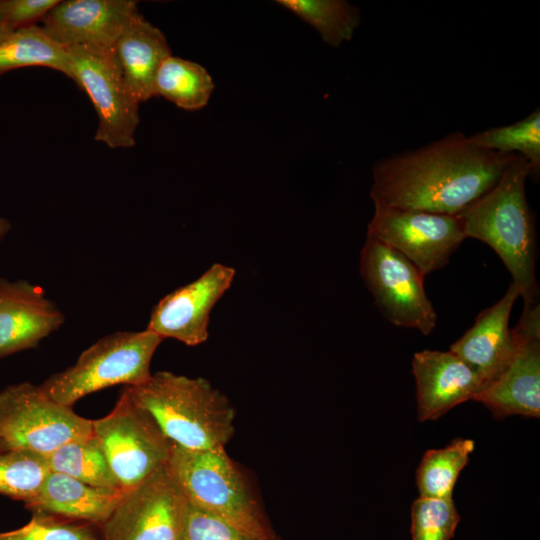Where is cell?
<instances>
[{"label": "cell", "instance_id": "6da1fadb", "mask_svg": "<svg viewBox=\"0 0 540 540\" xmlns=\"http://www.w3.org/2000/svg\"><path fill=\"white\" fill-rule=\"evenodd\" d=\"M518 155L478 148L460 131L373 167L374 207L457 215L489 191Z\"/></svg>", "mask_w": 540, "mask_h": 540}, {"label": "cell", "instance_id": "7a4b0ae2", "mask_svg": "<svg viewBox=\"0 0 540 540\" xmlns=\"http://www.w3.org/2000/svg\"><path fill=\"white\" fill-rule=\"evenodd\" d=\"M528 162L518 156L497 183L459 213L466 238L489 245L508 269L524 306L538 302L537 238L534 213L526 199Z\"/></svg>", "mask_w": 540, "mask_h": 540}, {"label": "cell", "instance_id": "3957f363", "mask_svg": "<svg viewBox=\"0 0 540 540\" xmlns=\"http://www.w3.org/2000/svg\"><path fill=\"white\" fill-rule=\"evenodd\" d=\"M125 390L176 446L198 451L222 449L234 434V408L204 378L159 371Z\"/></svg>", "mask_w": 540, "mask_h": 540}, {"label": "cell", "instance_id": "277c9868", "mask_svg": "<svg viewBox=\"0 0 540 540\" xmlns=\"http://www.w3.org/2000/svg\"><path fill=\"white\" fill-rule=\"evenodd\" d=\"M167 466L191 505L258 538L274 536L225 448L198 451L172 444Z\"/></svg>", "mask_w": 540, "mask_h": 540}, {"label": "cell", "instance_id": "5b68a950", "mask_svg": "<svg viewBox=\"0 0 540 540\" xmlns=\"http://www.w3.org/2000/svg\"><path fill=\"white\" fill-rule=\"evenodd\" d=\"M162 342L153 332L117 331L85 349L75 364L42 384L53 400L72 407L81 398L114 385L136 386L152 375V357Z\"/></svg>", "mask_w": 540, "mask_h": 540}, {"label": "cell", "instance_id": "8992f818", "mask_svg": "<svg viewBox=\"0 0 540 540\" xmlns=\"http://www.w3.org/2000/svg\"><path fill=\"white\" fill-rule=\"evenodd\" d=\"M92 434V420L51 399L40 385L21 382L0 391V440L6 450L46 456Z\"/></svg>", "mask_w": 540, "mask_h": 540}, {"label": "cell", "instance_id": "52a82bcc", "mask_svg": "<svg viewBox=\"0 0 540 540\" xmlns=\"http://www.w3.org/2000/svg\"><path fill=\"white\" fill-rule=\"evenodd\" d=\"M92 432L126 491L168 463L173 443L125 389L107 415L92 420Z\"/></svg>", "mask_w": 540, "mask_h": 540}, {"label": "cell", "instance_id": "ba28073f", "mask_svg": "<svg viewBox=\"0 0 540 540\" xmlns=\"http://www.w3.org/2000/svg\"><path fill=\"white\" fill-rule=\"evenodd\" d=\"M359 272L374 303L391 324L429 335L437 314L424 288V275L402 254L366 237Z\"/></svg>", "mask_w": 540, "mask_h": 540}, {"label": "cell", "instance_id": "9c48e42d", "mask_svg": "<svg viewBox=\"0 0 540 540\" xmlns=\"http://www.w3.org/2000/svg\"><path fill=\"white\" fill-rule=\"evenodd\" d=\"M72 80L88 94L98 116L96 141L110 148H131L140 122L139 105L124 81L111 49L72 46Z\"/></svg>", "mask_w": 540, "mask_h": 540}, {"label": "cell", "instance_id": "30bf717a", "mask_svg": "<svg viewBox=\"0 0 540 540\" xmlns=\"http://www.w3.org/2000/svg\"><path fill=\"white\" fill-rule=\"evenodd\" d=\"M367 237L386 244L426 276L444 267L466 239L459 214L375 207Z\"/></svg>", "mask_w": 540, "mask_h": 540}, {"label": "cell", "instance_id": "8fae6325", "mask_svg": "<svg viewBox=\"0 0 540 540\" xmlns=\"http://www.w3.org/2000/svg\"><path fill=\"white\" fill-rule=\"evenodd\" d=\"M188 501L168 466L128 490L100 527L102 540H179Z\"/></svg>", "mask_w": 540, "mask_h": 540}, {"label": "cell", "instance_id": "7c38bea8", "mask_svg": "<svg viewBox=\"0 0 540 540\" xmlns=\"http://www.w3.org/2000/svg\"><path fill=\"white\" fill-rule=\"evenodd\" d=\"M513 353L500 374L473 398L495 418L540 416V309L539 302L524 306L512 329Z\"/></svg>", "mask_w": 540, "mask_h": 540}, {"label": "cell", "instance_id": "4fadbf2b", "mask_svg": "<svg viewBox=\"0 0 540 540\" xmlns=\"http://www.w3.org/2000/svg\"><path fill=\"white\" fill-rule=\"evenodd\" d=\"M233 267L215 263L199 278L165 295L153 307L146 329L162 340L172 338L187 346L208 339L210 312L230 288Z\"/></svg>", "mask_w": 540, "mask_h": 540}, {"label": "cell", "instance_id": "5bb4252c", "mask_svg": "<svg viewBox=\"0 0 540 540\" xmlns=\"http://www.w3.org/2000/svg\"><path fill=\"white\" fill-rule=\"evenodd\" d=\"M139 14L133 0H66L59 1L41 21L47 35L65 48L111 49Z\"/></svg>", "mask_w": 540, "mask_h": 540}, {"label": "cell", "instance_id": "9a60e30c", "mask_svg": "<svg viewBox=\"0 0 540 540\" xmlns=\"http://www.w3.org/2000/svg\"><path fill=\"white\" fill-rule=\"evenodd\" d=\"M65 315L38 285L0 277V358L35 348Z\"/></svg>", "mask_w": 540, "mask_h": 540}, {"label": "cell", "instance_id": "2e32d148", "mask_svg": "<svg viewBox=\"0 0 540 540\" xmlns=\"http://www.w3.org/2000/svg\"><path fill=\"white\" fill-rule=\"evenodd\" d=\"M420 422L436 420L483 388L479 376L456 354L422 350L412 360Z\"/></svg>", "mask_w": 540, "mask_h": 540}, {"label": "cell", "instance_id": "e0dca14e", "mask_svg": "<svg viewBox=\"0 0 540 540\" xmlns=\"http://www.w3.org/2000/svg\"><path fill=\"white\" fill-rule=\"evenodd\" d=\"M518 297L519 291L511 282L504 296L481 311L472 327L450 346V351L479 376L484 386L500 374L513 353L509 318Z\"/></svg>", "mask_w": 540, "mask_h": 540}, {"label": "cell", "instance_id": "ac0fdd59", "mask_svg": "<svg viewBox=\"0 0 540 540\" xmlns=\"http://www.w3.org/2000/svg\"><path fill=\"white\" fill-rule=\"evenodd\" d=\"M126 492L122 488L89 485L50 471L37 495L24 504L32 513H44L101 527Z\"/></svg>", "mask_w": 540, "mask_h": 540}, {"label": "cell", "instance_id": "d6986e66", "mask_svg": "<svg viewBox=\"0 0 540 540\" xmlns=\"http://www.w3.org/2000/svg\"><path fill=\"white\" fill-rule=\"evenodd\" d=\"M120 73L141 103L154 97V79L165 58L172 55L163 32L141 14L126 27L111 48Z\"/></svg>", "mask_w": 540, "mask_h": 540}, {"label": "cell", "instance_id": "ffe728a7", "mask_svg": "<svg viewBox=\"0 0 540 540\" xmlns=\"http://www.w3.org/2000/svg\"><path fill=\"white\" fill-rule=\"evenodd\" d=\"M30 66L48 67L72 79L67 49L37 25L15 30L0 43V75Z\"/></svg>", "mask_w": 540, "mask_h": 540}, {"label": "cell", "instance_id": "44dd1931", "mask_svg": "<svg viewBox=\"0 0 540 540\" xmlns=\"http://www.w3.org/2000/svg\"><path fill=\"white\" fill-rule=\"evenodd\" d=\"M214 87L206 68L194 61L173 55L163 60L154 79L155 96H162L188 111L206 106Z\"/></svg>", "mask_w": 540, "mask_h": 540}, {"label": "cell", "instance_id": "7402d4cb", "mask_svg": "<svg viewBox=\"0 0 540 540\" xmlns=\"http://www.w3.org/2000/svg\"><path fill=\"white\" fill-rule=\"evenodd\" d=\"M474 448L473 440L457 438L443 448L426 451L416 470L419 497L452 499L458 476Z\"/></svg>", "mask_w": 540, "mask_h": 540}, {"label": "cell", "instance_id": "603a6c76", "mask_svg": "<svg viewBox=\"0 0 540 540\" xmlns=\"http://www.w3.org/2000/svg\"><path fill=\"white\" fill-rule=\"evenodd\" d=\"M50 471L89 485L121 488L98 440L91 436L64 444L46 455Z\"/></svg>", "mask_w": 540, "mask_h": 540}, {"label": "cell", "instance_id": "cb8c5ba5", "mask_svg": "<svg viewBox=\"0 0 540 540\" xmlns=\"http://www.w3.org/2000/svg\"><path fill=\"white\" fill-rule=\"evenodd\" d=\"M277 4L308 23L332 47L350 41L360 24L359 9L344 0H278Z\"/></svg>", "mask_w": 540, "mask_h": 540}, {"label": "cell", "instance_id": "d4e9b609", "mask_svg": "<svg viewBox=\"0 0 540 540\" xmlns=\"http://www.w3.org/2000/svg\"><path fill=\"white\" fill-rule=\"evenodd\" d=\"M478 148L513 154L524 158L532 169V177L540 172V109H534L522 120L506 126L489 128L468 136Z\"/></svg>", "mask_w": 540, "mask_h": 540}, {"label": "cell", "instance_id": "484cf974", "mask_svg": "<svg viewBox=\"0 0 540 540\" xmlns=\"http://www.w3.org/2000/svg\"><path fill=\"white\" fill-rule=\"evenodd\" d=\"M50 473L46 456L24 450L0 451V494L24 503L31 500Z\"/></svg>", "mask_w": 540, "mask_h": 540}, {"label": "cell", "instance_id": "4316f807", "mask_svg": "<svg viewBox=\"0 0 540 540\" xmlns=\"http://www.w3.org/2000/svg\"><path fill=\"white\" fill-rule=\"evenodd\" d=\"M459 522L452 499L419 497L412 504V540H451Z\"/></svg>", "mask_w": 540, "mask_h": 540}, {"label": "cell", "instance_id": "83f0119b", "mask_svg": "<svg viewBox=\"0 0 540 540\" xmlns=\"http://www.w3.org/2000/svg\"><path fill=\"white\" fill-rule=\"evenodd\" d=\"M0 540H102L100 527L44 513H33L24 526L0 533Z\"/></svg>", "mask_w": 540, "mask_h": 540}, {"label": "cell", "instance_id": "f1b7e54d", "mask_svg": "<svg viewBox=\"0 0 540 540\" xmlns=\"http://www.w3.org/2000/svg\"><path fill=\"white\" fill-rule=\"evenodd\" d=\"M271 538L261 539L253 536L228 521L188 503L179 540H270Z\"/></svg>", "mask_w": 540, "mask_h": 540}, {"label": "cell", "instance_id": "f546056e", "mask_svg": "<svg viewBox=\"0 0 540 540\" xmlns=\"http://www.w3.org/2000/svg\"><path fill=\"white\" fill-rule=\"evenodd\" d=\"M59 0H0V21L11 32L36 25Z\"/></svg>", "mask_w": 540, "mask_h": 540}, {"label": "cell", "instance_id": "4dcf8cb0", "mask_svg": "<svg viewBox=\"0 0 540 540\" xmlns=\"http://www.w3.org/2000/svg\"><path fill=\"white\" fill-rule=\"evenodd\" d=\"M11 230V223L8 219L0 216V242L5 239Z\"/></svg>", "mask_w": 540, "mask_h": 540}, {"label": "cell", "instance_id": "1f68e13d", "mask_svg": "<svg viewBox=\"0 0 540 540\" xmlns=\"http://www.w3.org/2000/svg\"><path fill=\"white\" fill-rule=\"evenodd\" d=\"M12 32L0 21V43L3 42Z\"/></svg>", "mask_w": 540, "mask_h": 540}, {"label": "cell", "instance_id": "d6a6232c", "mask_svg": "<svg viewBox=\"0 0 540 540\" xmlns=\"http://www.w3.org/2000/svg\"><path fill=\"white\" fill-rule=\"evenodd\" d=\"M2 450H6L4 444L2 443V441L0 440V451Z\"/></svg>", "mask_w": 540, "mask_h": 540}, {"label": "cell", "instance_id": "836d02e7", "mask_svg": "<svg viewBox=\"0 0 540 540\" xmlns=\"http://www.w3.org/2000/svg\"><path fill=\"white\" fill-rule=\"evenodd\" d=\"M270 540H278L275 536H273Z\"/></svg>", "mask_w": 540, "mask_h": 540}]
</instances>
